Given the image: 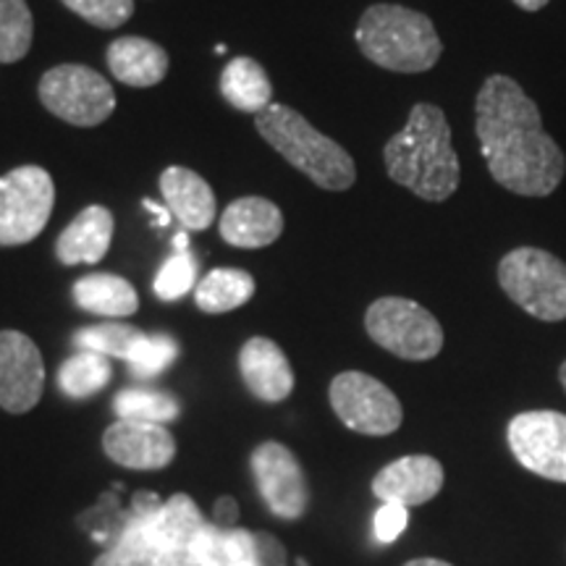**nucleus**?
Wrapping results in <instances>:
<instances>
[{"label":"nucleus","instance_id":"f257e3e1","mask_svg":"<svg viewBox=\"0 0 566 566\" xmlns=\"http://www.w3.org/2000/svg\"><path fill=\"white\" fill-rule=\"evenodd\" d=\"M475 134L493 181L520 197H548L566 174V155L543 129L533 97L512 76H488L475 97Z\"/></svg>","mask_w":566,"mask_h":566},{"label":"nucleus","instance_id":"f03ea898","mask_svg":"<svg viewBox=\"0 0 566 566\" xmlns=\"http://www.w3.org/2000/svg\"><path fill=\"white\" fill-rule=\"evenodd\" d=\"M384 160L391 181L424 202H446L462 181L449 118L433 103L409 111L405 129L386 142Z\"/></svg>","mask_w":566,"mask_h":566},{"label":"nucleus","instance_id":"7ed1b4c3","mask_svg":"<svg viewBox=\"0 0 566 566\" xmlns=\"http://www.w3.org/2000/svg\"><path fill=\"white\" fill-rule=\"evenodd\" d=\"M134 509L137 516L95 566H195L189 546L205 522L189 495L179 493L163 504L155 493H137Z\"/></svg>","mask_w":566,"mask_h":566},{"label":"nucleus","instance_id":"20e7f679","mask_svg":"<svg viewBox=\"0 0 566 566\" xmlns=\"http://www.w3.org/2000/svg\"><path fill=\"white\" fill-rule=\"evenodd\" d=\"M254 126L283 160L328 192H344L357 181V166L336 139L325 137L302 113L273 103L254 116Z\"/></svg>","mask_w":566,"mask_h":566},{"label":"nucleus","instance_id":"39448f33","mask_svg":"<svg viewBox=\"0 0 566 566\" xmlns=\"http://www.w3.org/2000/svg\"><path fill=\"white\" fill-rule=\"evenodd\" d=\"M359 51L375 66L396 74H422L441 59L443 42L424 13L394 3H375L354 32Z\"/></svg>","mask_w":566,"mask_h":566},{"label":"nucleus","instance_id":"423d86ee","mask_svg":"<svg viewBox=\"0 0 566 566\" xmlns=\"http://www.w3.org/2000/svg\"><path fill=\"white\" fill-rule=\"evenodd\" d=\"M499 283L516 307L543 323L566 321V263L541 247H516L499 263Z\"/></svg>","mask_w":566,"mask_h":566},{"label":"nucleus","instance_id":"0eeeda50","mask_svg":"<svg viewBox=\"0 0 566 566\" xmlns=\"http://www.w3.org/2000/svg\"><path fill=\"white\" fill-rule=\"evenodd\" d=\"M365 331L380 349L409 363L433 359L443 349L441 323L422 304L405 296L375 300L365 313Z\"/></svg>","mask_w":566,"mask_h":566},{"label":"nucleus","instance_id":"6e6552de","mask_svg":"<svg viewBox=\"0 0 566 566\" xmlns=\"http://www.w3.org/2000/svg\"><path fill=\"white\" fill-rule=\"evenodd\" d=\"M40 103L55 118L71 126H101L116 111V92L95 69L82 63H63L45 71L40 80Z\"/></svg>","mask_w":566,"mask_h":566},{"label":"nucleus","instance_id":"1a4fd4ad","mask_svg":"<svg viewBox=\"0 0 566 566\" xmlns=\"http://www.w3.org/2000/svg\"><path fill=\"white\" fill-rule=\"evenodd\" d=\"M55 205V184L40 166H19L0 176V247L38 239Z\"/></svg>","mask_w":566,"mask_h":566},{"label":"nucleus","instance_id":"9d476101","mask_svg":"<svg viewBox=\"0 0 566 566\" xmlns=\"http://www.w3.org/2000/svg\"><path fill=\"white\" fill-rule=\"evenodd\" d=\"M331 407L346 428L363 436H391L405 420V409L391 388L357 370L336 375L331 384Z\"/></svg>","mask_w":566,"mask_h":566},{"label":"nucleus","instance_id":"9b49d317","mask_svg":"<svg viewBox=\"0 0 566 566\" xmlns=\"http://www.w3.org/2000/svg\"><path fill=\"white\" fill-rule=\"evenodd\" d=\"M506 441L525 470L566 483V415L554 409L520 412L509 422Z\"/></svg>","mask_w":566,"mask_h":566},{"label":"nucleus","instance_id":"f8f14e48","mask_svg":"<svg viewBox=\"0 0 566 566\" xmlns=\"http://www.w3.org/2000/svg\"><path fill=\"white\" fill-rule=\"evenodd\" d=\"M252 475L268 509L283 520H300L307 512L310 488L304 470L283 443L268 441L252 454Z\"/></svg>","mask_w":566,"mask_h":566},{"label":"nucleus","instance_id":"ddd939ff","mask_svg":"<svg viewBox=\"0 0 566 566\" xmlns=\"http://www.w3.org/2000/svg\"><path fill=\"white\" fill-rule=\"evenodd\" d=\"M45 388V365L38 344L19 331H0V407L24 415L38 407Z\"/></svg>","mask_w":566,"mask_h":566},{"label":"nucleus","instance_id":"4468645a","mask_svg":"<svg viewBox=\"0 0 566 566\" xmlns=\"http://www.w3.org/2000/svg\"><path fill=\"white\" fill-rule=\"evenodd\" d=\"M108 459L129 470H163L174 462L176 441L166 424L118 420L103 436Z\"/></svg>","mask_w":566,"mask_h":566},{"label":"nucleus","instance_id":"2eb2a0df","mask_svg":"<svg viewBox=\"0 0 566 566\" xmlns=\"http://www.w3.org/2000/svg\"><path fill=\"white\" fill-rule=\"evenodd\" d=\"M443 488V467L438 459L412 454L386 464L373 480V493L384 504L422 506L433 501Z\"/></svg>","mask_w":566,"mask_h":566},{"label":"nucleus","instance_id":"dca6fc26","mask_svg":"<svg viewBox=\"0 0 566 566\" xmlns=\"http://www.w3.org/2000/svg\"><path fill=\"white\" fill-rule=\"evenodd\" d=\"M239 370H242L244 386L268 405H279L294 391V370L286 354L265 336H254L242 346Z\"/></svg>","mask_w":566,"mask_h":566},{"label":"nucleus","instance_id":"f3484780","mask_svg":"<svg viewBox=\"0 0 566 566\" xmlns=\"http://www.w3.org/2000/svg\"><path fill=\"white\" fill-rule=\"evenodd\" d=\"M283 233V212L265 197H239L221 218V239L239 250H260Z\"/></svg>","mask_w":566,"mask_h":566},{"label":"nucleus","instance_id":"a211bd4d","mask_svg":"<svg viewBox=\"0 0 566 566\" xmlns=\"http://www.w3.org/2000/svg\"><path fill=\"white\" fill-rule=\"evenodd\" d=\"M160 192L166 208L187 231H205L216 221V195L200 174L171 166L160 174Z\"/></svg>","mask_w":566,"mask_h":566},{"label":"nucleus","instance_id":"6ab92c4d","mask_svg":"<svg viewBox=\"0 0 566 566\" xmlns=\"http://www.w3.org/2000/svg\"><path fill=\"white\" fill-rule=\"evenodd\" d=\"M113 242V212L103 205H90L61 231L55 258L61 265H95L108 254Z\"/></svg>","mask_w":566,"mask_h":566},{"label":"nucleus","instance_id":"aec40b11","mask_svg":"<svg viewBox=\"0 0 566 566\" xmlns=\"http://www.w3.org/2000/svg\"><path fill=\"white\" fill-rule=\"evenodd\" d=\"M105 59H108L111 74L129 87H155L168 74V53L158 42L139 38V34L113 40Z\"/></svg>","mask_w":566,"mask_h":566},{"label":"nucleus","instance_id":"412c9836","mask_svg":"<svg viewBox=\"0 0 566 566\" xmlns=\"http://www.w3.org/2000/svg\"><path fill=\"white\" fill-rule=\"evenodd\" d=\"M189 556L195 566H265L263 546L252 533L208 522L192 537Z\"/></svg>","mask_w":566,"mask_h":566},{"label":"nucleus","instance_id":"4be33fe9","mask_svg":"<svg viewBox=\"0 0 566 566\" xmlns=\"http://www.w3.org/2000/svg\"><path fill=\"white\" fill-rule=\"evenodd\" d=\"M74 302L87 313L103 317H129L139 310V296L122 275L90 273L71 289Z\"/></svg>","mask_w":566,"mask_h":566},{"label":"nucleus","instance_id":"5701e85b","mask_svg":"<svg viewBox=\"0 0 566 566\" xmlns=\"http://www.w3.org/2000/svg\"><path fill=\"white\" fill-rule=\"evenodd\" d=\"M221 92L233 108L254 113V116L273 105L271 80H268L265 69L250 55H239L226 63L221 71Z\"/></svg>","mask_w":566,"mask_h":566},{"label":"nucleus","instance_id":"b1692460","mask_svg":"<svg viewBox=\"0 0 566 566\" xmlns=\"http://www.w3.org/2000/svg\"><path fill=\"white\" fill-rule=\"evenodd\" d=\"M254 294V279L239 268H216L197 281L195 302L202 313L223 315L231 310L244 307Z\"/></svg>","mask_w":566,"mask_h":566},{"label":"nucleus","instance_id":"393cba45","mask_svg":"<svg viewBox=\"0 0 566 566\" xmlns=\"http://www.w3.org/2000/svg\"><path fill=\"white\" fill-rule=\"evenodd\" d=\"M111 359L95 352H76L59 370V386L69 399H90L111 380Z\"/></svg>","mask_w":566,"mask_h":566},{"label":"nucleus","instance_id":"a878e982","mask_svg":"<svg viewBox=\"0 0 566 566\" xmlns=\"http://www.w3.org/2000/svg\"><path fill=\"white\" fill-rule=\"evenodd\" d=\"M118 420H137L166 424L179 417L181 405L166 391H153V388H126L113 399Z\"/></svg>","mask_w":566,"mask_h":566},{"label":"nucleus","instance_id":"bb28decb","mask_svg":"<svg viewBox=\"0 0 566 566\" xmlns=\"http://www.w3.org/2000/svg\"><path fill=\"white\" fill-rule=\"evenodd\" d=\"M34 19L27 0H0V63H17L30 53Z\"/></svg>","mask_w":566,"mask_h":566},{"label":"nucleus","instance_id":"cd10ccee","mask_svg":"<svg viewBox=\"0 0 566 566\" xmlns=\"http://www.w3.org/2000/svg\"><path fill=\"white\" fill-rule=\"evenodd\" d=\"M142 331L134 328V325L126 323H103L92 325V328H82L80 334L74 336V344L80 346V352H95L103 354V357H116L124 359L129 357L132 346L139 342Z\"/></svg>","mask_w":566,"mask_h":566},{"label":"nucleus","instance_id":"c85d7f7f","mask_svg":"<svg viewBox=\"0 0 566 566\" xmlns=\"http://www.w3.org/2000/svg\"><path fill=\"white\" fill-rule=\"evenodd\" d=\"M179 357V342L168 334H142L139 342L132 346L126 365L137 378H155L174 365Z\"/></svg>","mask_w":566,"mask_h":566},{"label":"nucleus","instance_id":"c756f323","mask_svg":"<svg viewBox=\"0 0 566 566\" xmlns=\"http://www.w3.org/2000/svg\"><path fill=\"white\" fill-rule=\"evenodd\" d=\"M197 286V260L192 252H176L160 268L155 279V296L163 302H179Z\"/></svg>","mask_w":566,"mask_h":566},{"label":"nucleus","instance_id":"7c9ffc66","mask_svg":"<svg viewBox=\"0 0 566 566\" xmlns=\"http://www.w3.org/2000/svg\"><path fill=\"white\" fill-rule=\"evenodd\" d=\"M61 3L97 30H118L134 13V0H61Z\"/></svg>","mask_w":566,"mask_h":566},{"label":"nucleus","instance_id":"2f4dec72","mask_svg":"<svg viewBox=\"0 0 566 566\" xmlns=\"http://www.w3.org/2000/svg\"><path fill=\"white\" fill-rule=\"evenodd\" d=\"M409 525V509L399 504H384L375 512L373 533L378 543H394Z\"/></svg>","mask_w":566,"mask_h":566},{"label":"nucleus","instance_id":"473e14b6","mask_svg":"<svg viewBox=\"0 0 566 566\" xmlns=\"http://www.w3.org/2000/svg\"><path fill=\"white\" fill-rule=\"evenodd\" d=\"M212 516H216L218 527H231L233 522H237V516H239L237 501L229 499V495H226V499H218L216 509H212Z\"/></svg>","mask_w":566,"mask_h":566},{"label":"nucleus","instance_id":"72a5a7b5","mask_svg":"<svg viewBox=\"0 0 566 566\" xmlns=\"http://www.w3.org/2000/svg\"><path fill=\"white\" fill-rule=\"evenodd\" d=\"M142 205H145V210L153 212L155 223H158V226H168V223H171V210H168V208H163V205L153 202V200H142Z\"/></svg>","mask_w":566,"mask_h":566},{"label":"nucleus","instance_id":"f704fd0d","mask_svg":"<svg viewBox=\"0 0 566 566\" xmlns=\"http://www.w3.org/2000/svg\"><path fill=\"white\" fill-rule=\"evenodd\" d=\"M514 3L520 6L522 11H530V13H535V11L546 9V6L551 3V0H514Z\"/></svg>","mask_w":566,"mask_h":566},{"label":"nucleus","instance_id":"c9c22d12","mask_svg":"<svg viewBox=\"0 0 566 566\" xmlns=\"http://www.w3.org/2000/svg\"><path fill=\"white\" fill-rule=\"evenodd\" d=\"M405 566H451V564L441 562V558H415V562H409Z\"/></svg>","mask_w":566,"mask_h":566},{"label":"nucleus","instance_id":"e433bc0d","mask_svg":"<svg viewBox=\"0 0 566 566\" xmlns=\"http://www.w3.org/2000/svg\"><path fill=\"white\" fill-rule=\"evenodd\" d=\"M174 247H176V252H189V237L187 233H176V239H174Z\"/></svg>","mask_w":566,"mask_h":566},{"label":"nucleus","instance_id":"4c0bfd02","mask_svg":"<svg viewBox=\"0 0 566 566\" xmlns=\"http://www.w3.org/2000/svg\"><path fill=\"white\" fill-rule=\"evenodd\" d=\"M558 380H562V386H564V391H566V359H564V365L558 367Z\"/></svg>","mask_w":566,"mask_h":566}]
</instances>
